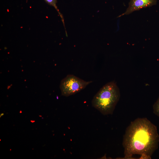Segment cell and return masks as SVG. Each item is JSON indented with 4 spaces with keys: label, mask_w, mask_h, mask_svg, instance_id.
Returning <instances> with one entry per match:
<instances>
[{
    "label": "cell",
    "mask_w": 159,
    "mask_h": 159,
    "mask_svg": "<svg viewBox=\"0 0 159 159\" xmlns=\"http://www.w3.org/2000/svg\"><path fill=\"white\" fill-rule=\"evenodd\" d=\"M153 113L159 117V97L153 105Z\"/></svg>",
    "instance_id": "8992f818"
},
{
    "label": "cell",
    "mask_w": 159,
    "mask_h": 159,
    "mask_svg": "<svg viewBox=\"0 0 159 159\" xmlns=\"http://www.w3.org/2000/svg\"><path fill=\"white\" fill-rule=\"evenodd\" d=\"M47 4L49 5L53 6L57 10L60 15L62 21L64 23V19L62 16L61 15V13L59 12L58 9L57 7L56 4L57 3V0H44Z\"/></svg>",
    "instance_id": "5b68a950"
},
{
    "label": "cell",
    "mask_w": 159,
    "mask_h": 159,
    "mask_svg": "<svg viewBox=\"0 0 159 159\" xmlns=\"http://www.w3.org/2000/svg\"><path fill=\"white\" fill-rule=\"evenodd\" d=\"M159 142L157 127L146 118H137L127 127L123 136L124 158L132 159L138 155L140 158L151 159Z\"/></svg>",
    "instance_id": "6da1fadb"
},
{
    "label": "cell",
    "mask_w": 159,
    "mask_h": 159,
    "mask_svg": "<svg viewBox=\"0 0 159 159\" xmlns=\"http://www.w3.org/2000/svg\"><path fill=\"white\" fill-rule=\"evenodd\" d=\"M157 3V0H130L125 12L119 15V17L128 15L143 8L155 5Z\"/></svg>",
    "instance_id": "277c9868"
},
{
    "label": "cell",
    "mask_w": 159,
    "mask_h": 159,
    "mask_svg": "<svg viewBox=\"0 0 159 159\" xmlns=\"http://www.w3.org/2000/svg\"><path fill=\"white\" fill-rule=\"evenodd\" d=\"M92 82L86 81L72 74H69L61 81L60 88L62 95L68 97L85 88Z\"/></svg>",
    "instance_id": "3957f363"
},
{
    "label": "cell",
    "mask_w": 159,
    "mask_h": 159,
    "mask_svg": "<svg viewBox=\"0 0 159 159\" xmlns=\"http://www.w3.org/2000/svg\"><path fill=\"white\" fill-rule=\"evenodd\" d=\"M120 97L119 89L112 81L104 85L94 96L92 106L104 115H111Z\"/></svg>",
    "instance_id": "7a4b0ae2"
}]
</instances>
